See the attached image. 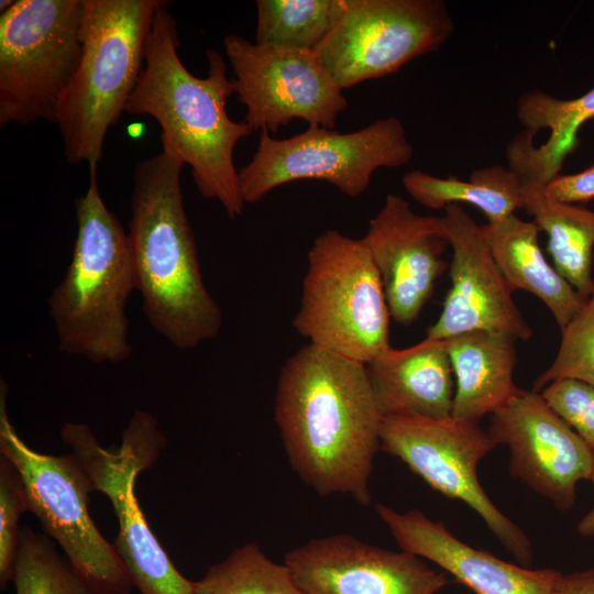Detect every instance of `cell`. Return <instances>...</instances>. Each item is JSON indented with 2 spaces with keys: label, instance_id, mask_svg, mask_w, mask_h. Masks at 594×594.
<instances>
[{
  "label": "cell",
  "instance_id": "1",
  "mask_svg": "<svg viewBox=\"0 0 594 594\" xmlns=\"http://www.w3.org/2000/svg\"><path fill=\"white\" fill-rule=\"evenodd\" d=\"M274 418L287 459L321 496L371 503L383 414L366 365L307 343L283 365Z\"/></svg>",
  "mask_w": 594,
  "mask_h": 594
},
{
  "label": "cell",
  "instance_id": "2",
  "mask_svg": "<svg viewBox=\"0 0 594 594\" xmlns=\"http://www.w3.org/2000/svg\"><path fill=\"white\" fill-rule=\"evenodd\" d=\"M178 47L176 21L164 4L154 15L143 69L125 112L156 120L162 151L188 165L198 193L217 200L234 219L243 213L245 202L233 153L238 142L253 130L228 116L227 99L234 87L222 55L208 50V73L199 78L187 70Z\"/></svg>",
  "mask_w": 594,
  "mask_h": 594
},
{
  "label": "cell",
  "instance_id": "3",
  "mask_svg": "<svg viewBox=\"0 0 594 594\" xmlns=\"http://www.w3.org/2000/svg\"><path fill=\"white\" fill-rule=\"evenodd\" d=\"M182 169L163 151L136 163L128 239L145 318L175 348L190 350L219 334L222 314L204 283Z\"/></svg>",
  "mask_w": 594,
  "mask_h": 594
},
{
  "label": "cell",
  "instance_id": "4",
  "mask_svg": "<svg viewBox=\"0 0 594 594\" xmlns=\"http://www.w3.org/2000/svg\"><path fill=\"white\" fill-rule=\"evenodd\" d=\"M75 201L77 233L70 262L47 299L58 351L117 364L132 353L127 306L136 290L131 250L118 217L105 204L97 167Z\"/></svg>",
  "mask_w": 594,
  "mask_h": 594
},
{
  "label": "cell",
  "instance_id": "5",
  "mask_svg": "<svg viewBox=\"0 0 594 594\" xmlns=\"http://www.w3.org/2000/svg\"><path fill=\"white\" fill-rule=\"evenodd\" d=\"M164 0H84L81 57L55 114L70 164L97 167L108 131L125 111L145 42Z\"/></svg>",
  "mask_w": 594,
  "mask_h": 594
},
{
  "label": "cell",
  "instance_id": "6",
  "mask_svg": "<svg viewBox=\"0 0 594 594\" xmlns=\"http://www.w3.org/2000/svg\"><path fill=\"white\" fill-rule=\"evenodd\" d=\"M307 261L296 331L309 344L365 365L388 350L391 312L363 240L327 230Z\"/></svg>",
  "mask_w": 594,
  "mask_h": 594
},
{
  "label": "cell",
  "instance_id": "7",
  "mask_svg": "<svg viewBox=\"0 0 594 594\" xmlns=\"http://www.w3.org/2000/svg\"><path fill=\"white\" fill-rule=\"evenodd\" d=\"M61 437L78 461L95 492L105 494L119 531L112 543L141 594H195V581L174 565L151 530L140 507L135 482L152 466L165 446L155 417L136 410L116 450L103 448L85 424L65 422Z\"/></svg>",
  "mask_w": 594,
  "mask_h": 594
},
{
  "label": "cell",
  "instance_id": "8",
  "mask_svg": "<svg viewBox=\"0 0 594 594\" xmlns=\"http://www.w3.org/2000/svg\"><path fill=\"white\" fill-rule=\"evenodd\" d=\"M414 156L403 122L382 118L358 131L340 133L309 127L287 139L261 130L252 160L239 169L243 201L255 204L284 184L324 180L349 197L363 194L380 168H399Z\"/></svg>",
  "mask_w": 594,
  "mask_h": 594
},
{
  "label": "cell",
  "instance_id": "9",
  "mask_svg": "<svg viewBox=\"0 0 594 594\" xmlns=\"http://www.w3.org/2000/svg\"><path fill=\"white\" fill-rule=\"evenodd\" d=\"M8 386L0 384V453L20 472L32 512L63 550L75 572L98 594H130L133 582L113 544L88 513L90 480L75 459L36 452L16 433L7 411Z\"/></svg>",
  "mask_w": 594,
  "mask_h": 594
},
{
  "label": "cell",
  "instance_id": "10",
  "mask_svg": "<svg viewBox=\"0 0 594 594\" xmlns=\"http://www.w3.org/2000/svg\"><path fill=\"white\" fill-rule=\"evenodd\" d=\"M84 0H16L0 15V125L55 122L81 57Z\"/></svg>",
  "mask_w": 594,
  "mask_h": 594
},
{
  "label": "cell",
  "instance_id": "11",
  "mask_svg": "<svg viewBox=\"0 0 594 594\" xmlns=\"http://www.w3.org/2000/svg\"><path fill=\"white\" fill-rule=\"evenodd\" d=\"M453 32L442 0H341L314 53L344 90L396 73L439 50Z\"/></svg>",
  "mask_w": 594,
  "mask_h": 594
},
{
  "label": "cell",
  "instance_id": "12",
  "mask_svg": "<svg viewBox=\"0 0 594 594\" xmlns=\"http://www.w3.org/2000/svg\"><path fill=\"white\" fill-rule=\"evenodd\" d=\"M497 444L477 422L454 418L391 415L383 418L381 449L403 461L429 486L470 506L509 553L530 563L525 532L490 499L477 479L480 461Z\"/></svg>",
  "mask_w": 594,
  "mask_h": 594
},
{
  "label": "cell",
  "instance_id": "13",
  "mask_svg": "<svg viewBox=\"0 0 594 594\" xmlns=\"http://www.w3.org/2000/svg\"><path fill=\"white\" fill-rule=\"evenodd\" d=\"M223 47L253 131L276 133L294 119L333 130L348 108L343 89L314 52L262 46L235 34L226 35Z\"/></svg>",
  "mask_w": 594,
  "mask_h": 594
},
{
  "label": "cell",
  "instance_id": "14",
  "mask_svg": "<svg viewBox=\"0 0 594 594\" xmlns=\"http://www.w3.org/2000/svg\"><path fill=\"white\" fill-rule=\"evenodd\" d=\"M488 433L510 452V472L565 512L575 502V487L590 480L594 450L535 391L519 389L491 415Z\"/></svg>",
  "mask_w": 594,
  "mask_h": 594
},
{
  "label": "cell",
  "instance_id": "15",
  "mask_svg": "<svg viewBox=\"0 0 594 594\" xmlns=\"http://www.w3.org/2000/svg\"><path fill=\"white\" fill-rule=\"evenodd\" d=\"M442 226L452 258L449 289L427 338L446 340L485 330L527 341L534 331L513 299V290L497 265L482 226L460 205L443 209Z\"/></svg>",
  "mask_w": 594,
  "mask_h": 594
},
{
  "label": "cell",
  "instance_id": "16",
  "mask_svg": "<svg viewBox=\"0 0 594 594\" xmlns=\"http://www.w3.org/2000/svg\"><path fill=\"white\" fill-rule=\"evenodd\" d=\"M283 563L305 594H436L448 581L419 557L350 535L311 539Z\"/></svg>",
  "mask_w": 594,
  "mask_h": 594
},
{
  "label": "cell",
  "instance_id": "17",
  "mask_svg": "<svg viewBox=\"0 0 594 594\" xmlns=\"http://www.w3.org/2000/svg\"><path fill=\"white\" fill-rule=\"evenodd\" d=\"M362 240L380 273L391 317L413 323L449 267L441 217L419 215L406 199L389 194Z\"/></svg>",
  "mask_w": 594,
  "mask_h": 594
},
{
  "label": "cell",
  "instance_id": "18",
  "mask_svg": "<svg viewBox=\"0 0 594 594\" xmlns=\"http://www.w3.org/2000/svg\"><path fill=\"white\" fill-rule=\"evenodd\" d=\"M375 509L402 550L435 562L475 594H551L561 574L522 568L477 550L419 510L399 513L384 504Z\"/></svg>",
  "mask_w": 594,
  "mask_h": 594
},
{
  "label": "cell",
  "instance_id": "19",
  "mask_svg": "<svg viewBox=\"0 0 594 594\" xmlns=\"http://www.w3.org/2000/svg\"><path fill=\"white\" fill-rule=\"evenodd\" d=\"M383 416H452L454 376L447 340L427 338L404 349L389 348L366 364Z\"/></svg>",
  "mask_w": 594,
  "mask_h": 594
},
{
  "label": "cell",
  "instance_id": "20",
  "mask_svg": "<svg viewBox=\"0 0 594 594\" xmlns=\"http://www.w3.org/2000/svg\"><path fill=\"white\" fill-rule=\"evenodd\" d=\"M522 135L532 139L547 130L548 138L538 146L518 134L507 146L508 167L524 180L543 185L560 175L565 158L579 145L581 127L594 118V87L574 99H559L534 89L520 95L516 103Z\"/></svg>",
  "mask_w": 594,
  "mask_h": 594
},
{
  "label": "cell",
  "instance_id": "21",
  "mask_svg": "<svg viewBox=\"0 0 594 594\" xmlns=\"http://www.w3.org/2000/svg\"><path fill=\"white\" fill-rule=\"evenodd\" d=\"M446 340L454 376L452 417L477 422L519 392L513 378L515 338L474 330Z\"/></svg>",
  "mask_w": 594,
  "mask_h": 594
},
{
  "label": "cell",
  "instance_id": "22",
  "mask_svg": "<svg viewBox=\"0 0 594 594\" xmlns=\"http://www.w3.org/2000/svg\"><path fill=\"white\" fill-rule=\"evenodd\" d=\"M482 228L510 289L525 290L539 298L562 330L587 299L547 261L536 223L512 215Z\"/></svg>",
  "mask_w": 594,
  "mask_h": 594
},
{
  "label": "cell",
  "instance_id": "23",
  "mask_svg": "<svg viewBox=\"0 0 594 594\" xmlns=\"http://www.w3.org/2000/svg\"><path fill=\"white\" fill-rule=\"evenodd\" d=\"M548 235V252L557 271L587 299L593 287L594 211L553 200L546 185L524 180V208Z\"/></svg>",
  "mask_w": 594,
  "mask_h": 594
},
{
  "label": "cell",
  "instance_id": "24",
  "mask_svg": "<svg viewBox=\"0 0 594 594\" xmlns=\"http://www.w3.org/2000/svg\"><path fill=\"white\" fill-rule=\"evenodd\" d=\"M402 182L407 194L427 208L439 210L449 205L469 204L480 209L488 222L524 208V179L502 165L475 169L466 180L415 169L406 173Z\"/></svg>",
  "mask_w": 594,
  "mask_h": 594
},
{
  "label": "cell",
  "instance_id": "25",
  "mask_svg": "<svg viewBox=\"0 0 594 594\" xmlns=\"http://www.w3.org/2000/svg\"><path fill=\"white\" fill-rule=\"evenodd\" d=\"M341 0H257L255 43L314 52L329 33Z\"/></svg>",
  "mask_w": 594,
  "mask_h": 594
},
{
  "label": "cell",
  "instance_id": "26",
  "mask_svg": "<svg viewBox=\"0 0 594 594\" xmlns=\"http://www.w3.org/2000/svg\"><path fill=\"white\" fill-rule=\"evenodd\" d=\"M195 594H305L284 563L270 559L256 543L235 548L195 581Z\"/></svg>",
  "mask_w": 594,
  "mask_h": 594
},
{
  "label": "cell",
  "instance_id": "27",
  "mask_svg": "<svg viewBox=\"0 0 594 594\" xmlns=\"http://www.w3.org/2000/svg\"><path fill=\"white\" fill-rule=\"evenodd\" d=\"M12 582L14 594H98L47 537L28 526L20 531Z\"/></svg>",
  "mask_w": 594,
  "mask_h": 594
},
{
  "label": "cell",
  "instance_id": "28",
  "mask_svg": "<svg viewBox=\"0 0 594 594\" xmlns=\"http://www.w3.org/2000/svg\"><path fill=\"white\" fill-rule=\"evenodd\" d=\"M558 378H575L594 387V279L592 292L573 319L561 330L550 366L535 381V392Z\"/></svg>",
  "mask_w": 594,
  "mask_h": 594
},
{
  "label": "cell",
  "instance_id": "29",
  "mask_svg": "<svg viewBox=\"0 0 594 594\" xmlns=\"http://www.w3.org/2000/svg\"><path fill=\"white\" fill-rule=\"evenodd\" d=\"M28 493L15 465L3 454L0 457V587L6 590L12 581L19 548V520L29 512Z\"/></svg>",
  "mask_w": 594,
  "mask_h": 594
},
{
  "label": "cell",
  "instance_id": "30",
  "mask_svg": "<svg viewBox=\"0 0 594 594\" xmlns=\"http://www.w3.org/2000/svg\"><path fill=\"white\" fill-rule=\"evenodd\" d=\"M547 405L594 450V387L575 378H558L546 385Z\"/></svg>",
  "mask_w": 594,
  "mask_h": 594
},
{
  "label": "cell",
  "instance_id": "31",
  "mask_svg": "<svg viewBox=\"0 0 594 594\" xmlns=\"http://www.w3.org/2000/svg\"><path fill=\"white\" fill-rule=\"evenodd\" d=\"M546 195L565 204L587 202L594 198V164L570 175H559L546 185Z\"/></svg>",
  "mask_w": 594,
  "mask_h": 594
},
{
  "label": "cell",
  "instance_id": "32",
  "mask_svg": "<svg viewBox=\"0 0 594 594\" xmlns=\"http://www.w3.org/2000/svg\"><path fill=\"white\" fill-rule=\"evenodd\" d=\"M551 594H594V570L561 573Z\"/></svg>",
  "mask_w": 594,
  "mask_h": 594
},
{
  "label": "cell",
  "instance_id": "33",
  "mask_svg": "<svg viewBox=\"0 0 594 594\" xmlns=\"http://www.w3.org/2000/svg\"><path fill=\"white\" fill-rule=\"evenodd\" d=\"M590 480L594 484V465ZM578 531L583 537L594 536V507L578 524Z\"/></svg>",
  "mask_w": 594,
  "mask_h": 594
},
{
  "label": "cell",
  "instance_id": "34",
  "mask_svg": "<svg viewBox=\"0 0 594 594\" xmlns=\"http://www.w3.org/2000/svg\"><path fill=\"white\" fill-rule=\"evenodd\" d=\"M142 130H143V127H142L141 124L134 123V124H131V125L129 127V134H130L131 136H133V138H138V136L141 135Z\"/></svg>",
  "mask_w": 594,
  "mask_h": 594
},
{
  "label": "cell",
  "instance_id": "35",
  "mask_svg": "<svg viewBox=\"0 0 594 594\" xmlns=\"http://www.w3.org/2000/svg\"><path fill=\"white\" fill-rule=\"evenodd\" d=\"M15 1L13 0H2L0 2V13H3L6 11H8L13 4H14Z\"/></svg>",
  "mask_w": 594,
  "mask_h": 594
}]
</instances>
